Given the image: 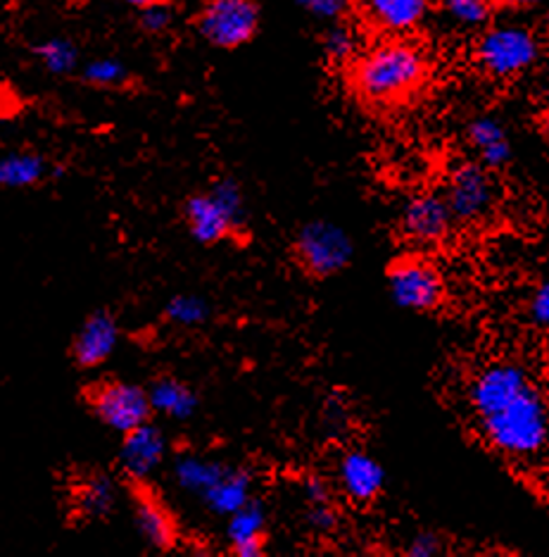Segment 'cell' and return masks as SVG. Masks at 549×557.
Listing matches in <instances>:
<instances>
[{
	"instance_id": "obj_18",
	"label": "cell",
	"mask_w": 549,
	"mask_h": 557,
	"mask_svg": "<svg viewBox=\"0 0 549 557\" xmlns=\"http://www.w3.org/2000/svg\"><path fill=\"white\" fill-rule=\"evenodd\" d=\"M466 141L476 153L474 160L497 174H502L514 160L512 138H509L504 124L497 117L481 115L471 120L466 126Z\"/></svg>"
},
{
	"instance_id": "obj_22",
	"label": "cell",
	"mask_w": 549,
	"mask_h": 557,
	"mask_svg": "<svg viewBox=\"0 0 549 557\" xmlns=\"http://www.w3.org/2000/svg\"><path fill=\"white\" fill-rule=\"evenodd\" d=\"M50 162L36 150H10L0 156V188H34L46 182Z\"/></svg>"
},
{
	"instance_id": "obj_15",
	"label": "cell",
	"mask_w": 549,
	"mask_h": 557,
	"mask_svg": "<svg viewBox=\"0 0 549 557\" xmlns=\"http://www.w3.org/2000/svg\"><path fill=\"white\" fill-rule=\"evenodd\" d=\"M167 455V441L155 422H146L132 432L122 434V446L117 455V470L122 481L126 479H150Z\"/></svg>"
},
{
	"instance_id": "obj_11",
	"label": "cell",
	"mask_w": 549,
	"mask_h": 557,
	"mask_svg": "<svg viewBox=\"0 0 549 557\" xmlns=\"http://www.w3.org/2000/svg\"><path fill=\"white\" fill-rule=\"evenodd\" d=\"M198 34L210 46L236 50L260 29V5L254 0H208L198 12Z\"/></svg>"
},
{
	"instance_id": "obj_30",
	"label": "cell",
	"mask_w": 549,
	"mask_h": 557,
	"mask_svg": "<svg viewBox=\"0 0 549 557\" xmlns=\"http://www.w3.org/2000/svg\"><path fill=\"white\" fill-rule=\"evenodd\" d=\"M526 318L535 329L549 332V276L533 286L526 300Z\"/></svg>"
},
{
	"instance_id": "obj_3",
	"label": "cell",
	"mask_w": 549,
	"mask_h": 557,
	"mask_svg": "<svg viewBox=\"0 0 549 557\" xmlns=\"http://www.w3.org/2000/svg\"><path fill=\"white\" fill-rule=\"evenodd\" d=\"M182 220L200 246H220L224 240L246 244L250 238L246 198L234 180H220L208 191L190 194L182 202Z\"/></svg>"
},
{
	"instance_id": "obj_13",
	"label": "cell",
	"mask_w": 549,
	"mask_h": 557,
	"mask_svg": "<svg viewBox=\"0 0 549 557\" xmlns=\"http://www.w3.org/2000/svg\"><path fill=\"white\" fill-rule=\"evenodd\" d=\"M336 484L340 496L354 508H372L386 491V470L366 448H345L336 465Z\"/></svg>"
},
{
	"instance_id": "obj_27",
	"label": "cell",
	"mask_w": 549,
	"mask_h": 557,
	"mask_svg": "<svg viewBox=\"0 0 549 557\" xmlns=\"http://www.w3.org/2000/svg\"><path fill=\"white\" fill-rule=\"evenodd\" d=\"M324 55L330 65L348 67L350 62L360 55V41H357V34L345 27V24H336L330 27L324 36Z\"/></svg>"
},
{
	"instance_id": "obj_24",
	"label": "cell",
	"mask_w": 549,
	"mask_h": 557,
	"mask_svg": "<svg viewBox=\"0 0 549 557\" xmlns=\"http://www.w3.org/2000/svg\"><path fill=\"white\" fill-rule=\"evenodd\" d=\"M79 77L86 86L103 88V91H117L132 84V70L124 65L120 58H96L88 60L84 67H79Z\"/></svg>"
},
{
	"instance_id": "obj_23",
	"label": "cell",
	"mask_w": 549,
	"mask_h": 557,
	"mask_svg": "<svg viewBox=\"0 0 549 557\" xmlns=\"http://www.w3.org/2000/svg\"><path fill=\"white\" fill-rule=\"evenodd\" d=\"M32 53L50 77H72L79 72V46L70 36H48L32 48Z\"/></svg>"
},
{
	"instance_id": "obj_29",
	"label": "cell",
	"mask_w": 549,
	"mask_h": 557,
	"mask_svg": "<svg viewBox=\"0 0 549 557\" xmlns=\"http://www.w3.org/2000/svg\"><path fill=\"white\" fill-rule=\"evenodd\" d=\"M304 519H308V527L314 531V534H334V531L340 527V510L336 500H324V503H308V512H304Z\"/></svg>"
},
{
	"instance_id": "obj_31",
	"label": "cell",
	"mask_w": 549,
	"mask_h": 557,
	"mask_svg": "<svg viewBox=\"0 0 549 557\" xmlns=\"http://www.w3.org/2000/svg\"><path fill=\"white\" fill-rule=\"evenodd\" d=\"M138 12V24L146 34H164L174 22V10L164 3V0H158V3H152Z\"/></svg>"
},
{
	"instance_id": "obj_5",
	"label": "cell",
	"mask_w": 549,
	"mask_h": 557,
	"mask_svg": "<svg viewBox=\"0 0 549 557\" xmlns=\"http://www.w3.org/2000/svg\"><path fill=\"white\" fill-rule=\"evenodd\" d=\"M354 244L342 226L312 220L304 222L290 240V260L310 282H326L342 274L352 264Z\"/></svg>"
},
{
	"instance_id": "obj_12",
	"label": "cell",
	"mask_w": 549,
	"mask_h": 557,
	"mask_svg": "<svg viewBox=\"0 0 549 557\" xmlns=\"http://www.w3.org/2000/svg\"><path fill=\"white\" fill-rule=\"evenodd\" d=\"M535 379L526 367L514 360H490L474 372L466 388V403L474 420H483L514 400Z\"/></svg>"
},
{
	"instance_id": "obj_19",
	"label": "cell",
	"mask_w": 549,
	"mask_h": 557,
	"mask_svg": "<svg viewBox=\"0 0 549 557\" xmlns=\"http://www.w3.org/2000/svg\"><path fill=\"white\" fill-rule=\"evenodd\" d=\"M366 20L390 36L414 32L428 15V0H362Z\"/></svg>"
},
{
	"instance_id": "obj_6",
	"label": "cell",
	"mask_w": 549,
	"mask_h": 557,
	"mask_svg": "<svg viewBox=\"0 0 549 557\" xmlns=\"http://www.w3.org/2000/svg\"><path fill=\"white\" fill-rule=\"evenodd\" d=\"M442 194L447 198L457 226L488 224L502 202L500 174L478 160H462L447 172Z\"/></svg>"
},
{
	"instance_id": "obj_33",
	"label": "cell",
	"mask_w": 549,
	"mask_h": 557,
	"mask_svg": "<svg viewBox=\"0 0 549 557\" xmlns=\"http://www.w3.org/2000/svg\"><path fill=\"white\" fill-rule=\"evenodd\" d=\"M445 550V541L440 539L438 531H416L412 536L410 546H407V555L412 557H436Z\"/></svg>"
},
{
	"instance_id": "obj_2",
	"label": "cell",
	"mask_w": 549,
	"mask_h": 557,
	"mask_svg": "<svg viewBox=\"0 0 549 557\" xmlns=\"http://www.w3.org/2000/svg\"><path fill=\"white\" fill-rule=\"evenodd\" d=\"M492 450L512 460L540 455L549 443V403L538 384H531L504 408L476 422Z\"/></svg>"
},
{
	"instance_id": "obj_34",
	"label": "cell",
	"mask_w": 549,
	"mask_h": 557,
	"mask_svg": "<svg viewBox=\"0 0 549 557\" xmlns=\"http://www.w3.org/2000/svg\"><path fill=\"white\" fill-rule=\"evenodd\" d=\"M304 500L308 503L334 500V486H330V481L322 474L304 476Z\"/></svg>"
},
{
	"instance_id": "obj_26",
	"label": "cell",
	"mask_w": 549,
	"mask_h": 557,
	"mask_svg": "<svg viewBox=\"0 0 549 557\" xmlns=\"http://www.w3.org/2000/svg\"><path fill=\"white\" fill-rule=\"evenodd\" d=\"M442 10L459 27L478 29L492 17V0H442Z\"/></svg>"
},
{
	"instance_id": "obj_4",
	"label": "cell",
	"mask_w": 549,
	"mask_h": 557,
	"mask_svg": "<svg viewBox=\"0 0 549 557\" xmlns=\"http://www.w3.org/2000/svg\"><path fill=\"white\" fill-rule=\"evenodd\" d=\"M386 282L395 306L416 314H438L450 300V286L438 262L419 248L388 260Z\"/></svg>"
},
{
	"instance_id": "obj_37",
	"label": "cell",
	"mask_w": 549,
	"mask_h": 557,
	"mask_svg": "<svg viewBox=\"0 0 549 557\" xmlns=\"http://www.w3.org/2000/svg\"><path fill=\"white\" fill-rule=\"evenodd\" d=\"M545 112H547V122H549V98H547V110Z\"/></svg>"
},
{
	"instance_id": "obj_20",
	"label": "cell",
	"mask_w": 549,
	"mask_h": 557,
	"mask_svg": "<svg viewBox=\"0 0 549 557\" xmlns=\"http://www.w3.org/2000/svg\"><path fill=\"white\" fill-rule=\"evenodd\" d=\"M148 398L155 414H164L178 422L190 420L200 403L194 386L174 374H160L152 379V384L148 386Z\"/></svg>"
},
{
	"instance_id": "obj_16",
	"label": "cell",
	"mask_w": 549,
	"mask_h": 557,
	"mask_svg": "<svg viewBox=\"0 0 549 557\" xmlns=\"http://www.w3.org/2000/svg\"><path fill=\"white\" fill-rule=\"evenodd\" d=\"M114 508V481L103 470H84L72 476L67 510L72 522L88 524L105 519Z\"/></svg>"
},
{
	"instance_id": "obj_17",
	"label": "cell",
	"mask_w": 549,
	"mask_h": 557,
	"mask_svg": "<svg viewBox=\"0 0 549 557\" xmlns=\"http://www.w3.org/2000/svg\"><path fill=\"white\" fill-rule=\"evenodd\" d=\"M228 553L238 557H260L270 546V517L260 498H250L228 515Z\"/></svg>"
},
{
	"instance_id": "obj_35",
	"label": "cell",
	"mask_w": 549,
	"mask_h": 557,
	"mask_svg": "<svg viewBox=\"0 0 549 557\" xmlns=\"http://www.w3.org/2000/svg\"><path fill=\"white\" fill-rule=\"evenodd\" d=\"M504 3L514 10H533V8L547 3V0H504Z\"/></svg>"
},
{
	"instance_id": "obj_10",
	"label": "cell",
	"mask_w": 549,
	"mask_h": 557,
	"mask_svg": "<svg viewBox=\"0 0 549 557\" xmlns=\"http://www.w3.org/2000/svg\"><path fill=\"white\" fill-rule=\"evenodd\" d=\"M459 230L442 191H416L402 202L398 234L419 250L450 244Z\"/></svg>"
},
{
	"instance_id": "obj_36",
	"label": "cell",
	"mask_w": 549,
	"mask_h": 557,
	"mask_svg": "<svg viewBox=\"0 0 549 557\" xmlns=\"http://www.w3.org/2000/svg\"><path fill=\"white\" fill-rule=\"evenodd\" d=\"M122 3L132 5V8H136V10H144V8L152 5V3H158V0H122Z\"/></svg>"
},
{
	"instance_id": "obj_21",
	"label": "cell",
	"mask_w": 549,
	"mask_h": 557,
	"mask_svg": "<svg viewBox=\"0 0 549 557\" xmlns=\"http://www.w3.org/2000/svg\"><path fill=\"white\" fill-rule=\"evenodd\" d=\"M200 498L214 515L228 517L252 498V474L228 465L226 472Z\"/></svg>"
},
{
	"instance_id": "obj_32",
	"label": "cell",
	"mask_w": 549,
	"mask_h": 557,
	"mask_svg": "<svg viewBox=\"0 0 549 557\" xmlns=\"http://www.w3.org/2000/svg\"><path fill=\"white\" fill-rule=\"evenodd\" d=\"M319 20H338L350 10L352 0H292Z\"/></svg>"
},
{
	"instance_id": "obj_1",
	"label": "cell",
	"mask_w": 549,
	"mask_h": 557,
	"mask_svg": "<svg viewBox=\"0 0 549 557\" xmlns=\"http://www.w3.org/2000/svg\"><path fill=\"white\" fill-rule=\"evenodd\" d=\"M350 86L366 106L390 108L414 98L431 77L426 50L402 36L380 41L350 62Z\"/></svg>"
},
{
	"instance_id": "obj_9",
	"label": "cell",
	"mask_w": 549,
	"mask_h": 557,
	"mask_svg": "<svg viewBox=\"0 0 549 557\" xmlns=\"http://www.w3.org/2000/svg\"><path fill=\"white\" fill-rule=\"evenodd\" d=\"M126 496H129L138 534L146 539L150 548L172 553L182 546L184 531L162 491L150 479H126Z\"/></svg>"
},
{
	"instance_id": "obj_25",
	"label": "cell",
	"mask_w": 549,
	"mask_h": 557,
	"mask_svg": "<svg viewBox=\"0 0 549 557\" xmlns=\"http://www.w3.org/2000/svg\"><path fill=\"white\" fill-rule=\"evenodd\" d=\"M226 467L228 465L224 462L198 458V455H186V458L176 462V481L186 491H194L198 496H202V493L226 472Z\"/></svg>"
},
{
	"instance_id": "obj_7",
	"label": "cell",
	"mask_w": 549,
	"mask_h": 557,
	"mask_svg": "<svg viewBox=\"0 0 549 557\" xmlns=\"http://www.w3.org/2000/svg\"><path fill=\"white\" fill-rule=\"evenodd\" d=\"M82 403L100 424H105L117 434L132 432L140 424L152 422V417H155L146 386L114 376L88 382L82 388Z\"/></svg>"
},
{
	"instance_id": "obj_14",
	"label": "cell",
	"mask_w": 549,
	"mask_h": 557,
	"mask_svg": "<svg viewBox=\"0 0 549 557\" xmlns=\"http://www.w3.org/2000/svg\"><path fill=\"white\" fill-rule=\"evenodd\" d=\"M120 336L122 332L117 318L105 308L93 310L72 338L70 358L74 367H79V370H96V367L105 364L112 352L117 350Z\"/></svg>"
},
{
	"instance_id": "obj_8",
	"label": "cell",
	"mask_w": 549,
	"mask_h": 557,
	"mask_svg": "<svg viewBox=\"0 0 549 557\" xmlns=\"http://www.w3.org/2000/svg\"><path fill=\"white\" fill-rule=\"evenodd\" d=\"M474 60L485 77L507 82L526 74L540 60V41L519 24H500L481 34Z\"/></svg>"
},
{
	"instance_id": "obj_28",
	"label": "cell",
	"mask_w": 549,
	"mask_h": 557,
	"mask_svg": "<svg viewBox=\"0 0 549 557\" xmlns=\"http://www.w3.org/2000/svg\"><path fill=\"white\" fill-rule=\"evenodd\" d=\"M167 320L174 324H182V326H200L205 324L210 318V308L208 302L198 298V296H176L170 300L167 310Z\"/></svg>"
}]
</instances>
